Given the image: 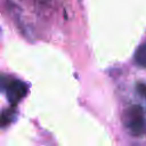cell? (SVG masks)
<instances>
[{
  "instance_id": "cell-5",
  "label": "cell",
  "mask_w": 146,
  "mask_h": 146,
  "mask_svg": "<svg viewBox=\"0 0 146 146\" xmlns=\"http://www.w3.org/2000/svg\"><path fill=\"white\" fill-rule=\"evenodd\" d=\"M137 91L140 96H143L146 99V84L145 83H138L137 84Z\"/></svg>"
},
{
  "instance_id": "cell-4",
  "label": "cell",
  "mask_w": 146,
  "mask_h": 146,
  "mask_svg": "<svg viewBox=\"0 0 146 146\" xmlns=\"http://www.w3.org/2000/svg\"><path fill=\"white\" fill-rule=\"evenodd\" d=\"M15 119V112L10 108V110H6L3 112H1L0 114V127H7L8 124H10Z\"/></svg>"
},
{
  "instance_id": "cell-1",
  "label": "cell",
  "mask_w": 146,
  "mask_h": 146,
  "mask_svg": "<svg viewBox=\"0 0 146 146\" xmlns=\"http://www.w3.org/2000/svg\"><path fill=\"white\" fill-rule=\"evenodd\" d=\"M123 122L131 135L140 136L145 129L143 108L139 105H133L129 107L123 115Z\"/></svg>"
},
{
  "instance_id": "cell-2",
  "label": "cell",
  "mask_w": 146,
  "mask_h": 146,
  "mask_svg": "<svg viewBox=\"0 0 146 146\" xmlns=\"http://www.w3.org/2000/svg\"><path fill=\"white\" fill-rule=\"evenodd\" d=\"M3 90L6 91L7 98L11 104H17L22 98L25 97L27 87L24 82L19 80H8L6 81Z\"/></svg>"
},
{
  "instance_id": "cell-3",
  "label": "cell",
  "mask_w": 146,
  "mask_h": 146,
  "mask_svg": "<svg viewBox=\"0 0 146 146\" xmlns=\"http://www.w3.org/2000/svg\"><path fill=\"white\" fill-rule=\"evenodd\" d=\"M133 59L138 66L146 68V44H141L137 48Z\"/></svg>"
}]
</instances>
